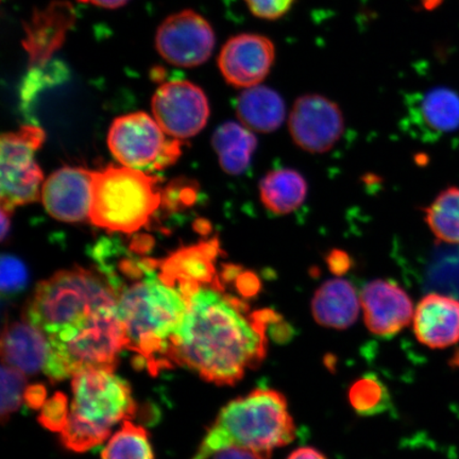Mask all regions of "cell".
I'll return each mask as SVG.
<instances>
[{
    "mask_svg": "<svg viewBox=\"0 0 459 459\" xmlns=\"http://www.w3.org/2000/svg\"><path fill=\"white\" fill-rule=\"evenodd\" d=\"M10 213L11 212L2 208V238L5 239L10 230Z\"/></svg>",
    "mask_w": 459,
    "mask_h": 459,
    "instance_id": "38",
    "label": "cell"
},
{
    "mask_svg": "<svg viewBox=\"0 0 459 459\" xmlns=\"http://www.w3.org/2000/svg\"><path fill=\"white\" fill-rule=\"evenodd\" d=\"M212 143L221 169L227 174L238 176L249 168L257 141L244 125L230 122L215 131Z\"/></svg>",
    "mask_w": 459,
    "mask_h": 459,
    "instance_id": "22",
    "label": "cell"
},
{
    "mask_svg": "<svg viewBox=\"0 0 459 459\" xmlns=\"http://www.w3.org/2000/svg\"><path fill=\"white\" fill-rule=\"evenodd\" d=\"M76 21L70 3L56 0L42 10H36L24 26L22 45L33 66L42 65L65 42L66 34Z\"/></svg>",
    "mask_w": 459,
    "mask_h": 459,
    "instance_id": "15",
    "label": "cell"
},
{
    "mask_svg": "<svg viewBox=\"0 0 459 459\" xmlns=\"http://www.w3.org/2000/svg\"><path fill=\"white\" fill-rule=\"evenodd\" d=\"M67 67L61 62L45 63V65L34 66L27 74L21 90L22 112L27 118L32 120V108L38 97L43 91L59 84L67 79Z\"/></svg>",
    "mask_w": 459,
    "mask_h": 459,
    "instance_id": "26",
    "label": "cell"
},
{
    "mask_svg": "<svg viewBox=\"0 0 459 459\" xmlns=\"http://www.w3.org/2000/svg\"><path fill=\"white\" fill-rule=\"evenodd\" d=\"M26 382L24 372L3 363L2 405H0L3 423H5L9 416L20 409L22 401L24 400Z\"/></svg>",
    "mask_w": 459,
    "mask_h": 459,
    "instance_id": "28",
    "label": "cell"
},
{
    "mask_svg": "<svg viewBox=\"0 0 459 459\" xmlns=\"http://www.w3.org/2000/svg\"><path fill=\"white\" fill-rule=\"evenodd\" d=\"M430 231L440 242L459 245V187L441 192L426 211Z\"/></svg>",
    "mask_w": 459,
    "mask_h": 459,
    "instance_id": "24",
    "label": "cell"
},
{
    "mask_svg": "<svg viewBox=\"0 0 459 459\" xmlns=\"http://www.w3.org/2000/svg\"><path fill=\"white\" fill-rule=\"evenodd\" d=\"M79 2L91 4L100 8L117 9L123 7L129 0H79Z\"/></svg>",
    "mask_w": 459,
    "mask_h": 459,
    "instance_id": "37",
    "label": "cell"
},
{
    "mask_svg": "<svg viewBox=\"0 0 459 459\" xmlns=\"http://www.w3.org/2000/svg\"><path fill=\"white\" fill-rule=\"evenodd\" d=\"M297 429L282 394L255 389L222 407L192 459H209L230 446L271 459L278 447L290 445Z\"/></svg>",
    "mask_w": 459,
    "mask_h": 459,
    "instance_id": "3",
    "label": "cell"
},
{
    "mask_svg": "<svg viewBox=\"0 0 459 459\" xmlns=\"http://www.w3.org/2000/svg\"><path fill=\"white\" fill-rule=\"evenodd\" d=\"M275 59L272 39L260 34L244 33L223 46L218 66L223 78L235 88L260 85L271 73Z\"/></svg>",
    "mask_w": 459,
    "mask_h": 459,
    "instance_id": "12",
    "label": "cell"
},
{
    "mask_svg": "<svg viewBox=\"0 0 459 459\" xmlns=\"http://www.w3.org/2000/svg\"><path fill=\"white\" fill-rule=\"evenodd\" d=\"M156 178L130 168L94 172L90 221L114 232L137 231L160 204Z\"/></svg>",
    "mask_w": 459,
    "mask_h": 459,
    "instance_id": "6",
    "label": "cell"
},
{
    "mask_svg": "<svg viewBox=\"0 0 459 459\" xmlns=\"http://www.w3.org/2000/svg\"><path fill=\"white\" fill-rule=\"evenodd\" d=\"M359 299L366 326L375 335L390 337L398 334L414 319L410 296L388 281H372L361 290Z\"/></svg>",
    "mask_w": 459,
    "mask_h": 459,
    "instance_id": "14",
    "label": "cell"
},
{
    "mask_svg": "<svg viewBox=\"0 0 459 459\" xmlns=\"http://www.w3.org/2000/svg\"><path fill=\"white\" fill-rule=\"evenodd\" d=\"M3 363L33 376L45 370L50 346L44 332L22 317L5 326L2 336Z\"/></svg>",
    "mask_w": 459,
    "mask_h": 459,
    "instance_id": "18",
    "label": "cell"
},
{
    "mask_svg": "<svg viewBox=\"0 0 459 459\" xmlns=\"http://www.w3.org/2000/svg\"><path fill=\"white\" fill-rule=\"evenodd\" d=\"M117 307V292L105 275L74 267L39 283L22 317L50 337Z\"/></svg>",
    "mask_w": 459,
    "mask_h": 459,
    "instance_id": "5",
    "label": "cell"
},
{
    "mask_svg": "<svg viewBox=\"0 0 459 459\" xmlns=\"http://www.w3.org/2000/svg\"><path fill=\"white\" fill-rule=\"evenodd\" d=\"M45 134L37 126H26L2 136V208L13 212L16 206L38 201L43 172L36 162V152L43 145Z\"/></svg>",
    "mask_w": 459,
    "mask_h": 459,
    "instance_id": "8",
    "label": "cell"
},
{
    "mask_svg": "<svg viewBox=\"0 0 459 459\" xmlns=\"http://www.w3.org/2000/svg\"><path fill=\"white\" fill-rule=\"evenodd\" d=\"M156 119L146 113L125 115L114 120L108 145L115 159L126 168L158 170L179 158L180 142L168 140Z\"/></svg>",
    "mask_w": 459,
    "mask_h": 459,
    "instance_id": "7",
    "label": "cell"
},
{
    "mask_svg": "<svg viewBox=\"0 0 459 459\" xmlns=\"http://www.w3.org/2000/svg\"><path fill=\"white\" fill-rule=\"evenodd\" d=\"M159 266V261L137 258L118 248L103 269L117 292L127 349L134 352L136 366H146L152 375L169 368L170 342L188 307L181 290L160 277Z\"/></svg>",
    "mask_w": 459,
    "mask_h": 459,
    "instance_id": "2",
    "label": "cell"
},
{
    "mask_svg": "<svg viewBox=\"0 0 459 459\" xmlns=\"http://www.w3.org/2000/svg\"><path fill=\"white\" fill-rule=\"evenodd\" d=\"M73 402L62 445L67 450L94 449L111 435L119 421L128 420L136 411L129 384L112 370L88 369L73 377Z\"/></svg>",
    "mask_w": 459,
    "mask_h": 459,
    "instance_id": "4",
    "label": "cell"
},
{
    "mask_svg": "<svg viewBox=\"0 0 459 459\" xmlns=\"http://www.w3.org/2000/svg\"><path fill=\"white\" fill-rule=\"evenodd\" d=\"M420 114L427 127L440 134L459 128V95L447 88H435L423 96Z\"/></svg>",
    "mask_w": 459,
    "mask_h": 459,
    "instance_id": "23",
    "label": "cell"
},
{
    "mask_svg": "<svg viewBox=\"0 0 459 459\" xmlns=\"http://www.w3.org/2000/svg\"><path fill=\"white\" fill-rule=\"evenodd\" d=\"M350 404L361 416L380 414L388 407L389 393L376 376H365L349 389Z\"/></svg>",
    "mask_w": 459,
    "mask_h": 459,
    "instance_id": "27",
    "label": "cell"
},
{
    "mask_svg": "<svg viewBox=\"0 0 459 459\" xmlns=\"http://www.w3.org/2000/svg\"><path fill=\"white\" fill-rule=\"evenodd\" d=\"M185 319L170 342L169 366H185L220 386L238 383L267 353L269 309L251 313L240 298L226 294L221 280L187 297Z\"/></svg>",
    "mask_w": 459,
    "mask_h": 459,
    "instance_id": "1",
    "label": "cell"
},
{
    "mask_svg": "<svg viewBox=\"0 0 459 459\" xmlns=\"http://www.w3.org/2000/svg\"><path fill=\"white\" fill-rule=\"evenodd\" d=\"M289 127L298 147L309 153H325L341 140L344 119L340 107L326 97L303 95L291 108Z\"/></svg>",
    "mask_w": 459,
    "mask_h": 459,
    "instance_id": "11",
    "label": "cell"
},
{
    "mask_svg": "<svg viewBox=\"0 0 459 459\" xmlns=\"http://www.w3.org/2000/svg\"><path fill=\"white\" fill-rule=\"evenodd\" d=\"M237 113L245 127L260 134H271L283 124L286 108L277 91L268 86L255 85L238 97Z\"/></svg>",
    "mask_w": 459,
    "mask_h": 459,
    "instance_id": "20",
    "label": "cell"
},
{
    "mask_svg": "<svg viewBox=\"0 0 459 459\" xmlns=\"http://www.w3.org/2000/svg\"><path fill=\"white\" fill-rule=\"evenodd\" d=\"M101 459H153L147 430L125 420L102 450Z\"/></svg>",
    "mask_w": 459,
    "mask_h": 459,
    "instance_id": "25",
    "label": "cell"
},
{
    "mask_svg": "<svg viewBox=\"0 0 459 459\" xmlns=\"http://www.w3.org/2000/svg\"><path fill=\"white\" fill-rule=\"evenodd\" d=\"M326 263H328L330 271L336 275H342L351 268V258L346 252L338 249L330 252L326 257Z\"/></svg>",
    "mask_w": 459,
    "mask_h": 459,
    "instance_id": "32",
    "label": "cell"
},
{
    "mask_svg": "<svg viewBox=\"0 0 459 459\" xmlns=\"http://www.w3.org/2000/svg\"><path fill=\"white\" fill-rule=\"evenodd\" d=\"M251 13L263 20L274 21L284 16L296 0H245Z\"/></svg>",
    "mask_w": 459,
    "mask_h": 459,
    "instance_id": "31",
    "label": "cell"
},
{
    "mask_svg": "<svg viewBox=\"0 0 459 459\" xmlns=\"http://www.w3.org/2000/svg\"><path fill=\"white\" fill-rule=\"evenodd\" d=\"M152 111L160 127L175 139H188L204 128L210 107L204 91L188 82L160 86L152 100Z\"/></svg>",
    "mask_w": 459,
    "mask_h": 459,
    "instance_id": "10",
    "label": "cell"
},
{
    "mask_svg": "<svg viewBox=\"0 0 459 459\" xmlns=\"http://www.w3.org/2000/svg\"><path fill=\"white\" fill-rule=\"evenodd\" d=\"M220 252L217 239L177 251L160 262V277L187 298L201 285L213 284L220 280L214 266Z\"/></svg>",
    "mask_w": 459,
    "mask_h": 459,
    "instance_id": "16",
    "label": "cell"
},
{
    "mask_svg": "<svg viewBox=\"0 0 459 459\" xmlns=\"http://www.w3.org/2000/svg\"><path fill=\"white\" fill-rule=\"evenodd\" d=\"M287 459H326V457L314 447H300L291 453Z\"/></svg>",
    "mask_w": 459,
    "mask_h": 459,
    "instance_id": "36",
    "label": "cell"
},
{
    "mask_svg": "<svg viewBox=\"0 0 459 459\" xmlns=\"http://www.w3.org/2000/svg\"><path fill=\"white\" fill-rule=\"evenodd\" d=\"M213 459H261L255 453L248 450L240 449L238 446H230L215 453Z\"/></svg>",
    "mask_w": 459,
    "mask_h": 459,
    "instance_id": "35",
    "label": "cell"
},
{
    "mask_svg": "<svg viewBox=\"0 0 459 459\" xmlns=\"http://www.w3.org/2000/svg\"><path fill=\"white\" fill-rule=\"evenodd\" d=\"M260 280L252 273H240L238 277V289L244 297L254 296L260 290Z\"/></svg>",
    "mask_w": 459,
    "mask_h": 459,
    "instance_id": "33",
    "label": "cell"
},
{
    "mask_svg": "<svg viewBox=\"0 0 459 459\" xmlns=\"http://www.w3.org/2000/svg\"><path fill=\"white\" fill-rule=\"evenodd\" d=\"M360 307L357 290L343 279L326 281L316 290L312 301L316 323L336 330L351 326L359 317Z\"/></svg>",
    "mask_w": 459,
    "mask_h": 459,
    "instance_id": "19",
    "label": "cell"
},
{
    "mask_svg": "<svg viewBox=\"0 0 459 459\" xmlns=\"http://www.w3.org/2000/svg\"><path fill=\"white\" fill-rule=\"evenodd\" d=\"M414 332L419 342L430 349H446L459 342V301L429 294L418 303Z\"/></svg>",
    "mask_w": 459,
    "mask_h": 459,
    "instance_id": "17",
    "label": "cell"
},
{
    "mask_svg": "<svg viewBox=\"0 0 459 459\" xmlns=\"http://www.w3.org/2000/svg\"><path fill=\"white\" fill-rule=\"evenodd\" d=\"M28 273L24 263L14 256L2 257V290L4 294H14L24 289Z\"/></svg>",
    "mask_w": 459,
    "mask_h": 459,
    "instance_id": "30",
    "label": "cell"
},
{
    "mask_svg": "<svg viewBox=\"0 0 459 459\" xmlns=\"http://www.w3.org/2000/svg\"><path fill=\"white\" fill-rule=\"evenodd\" d=\"M455 364L459 366V352L457 353L456 357L455 358Z\"/></svg>",
    "mask_w": 459,
    "mask_h": 459,
    "instance_id": "39",
    "label": "cell"
},
{
    "mask_svg": "<svg viewBox=\"0 0 459 459\" xmlns=\"http://www.w3.org/2000/svg\"><path fill=\"white\" fill-rule=\"evenodd\" d=\"M68 415V400L66 395L56 393L53 398L45 402L39 416V422L51 432L61 433L65 429Z\"/></svg>",
    "mask_w": 459,
    "mask_h": 459,
    "instance_id": "29",
    "label": "cell"
},
{
    "mask_svg": "<svg viewBox=\"0 0 459 459\" xmlns=\"http://www.w3.org/2000/svg\"><path fill=\"white\" fill-rule=\"evenodd\" d=\"M307 195V181L296 170H273L261 181L262 203L275 215L292 213L304 203Z\"/></svg>",
    "mask_w": 459,
    "mask_h": 459,
    "instance_id": "21",
    "label": "cell"
},
{
    "mask_svg": "<svg viewBox=\"0 0 459 459\" xmlns=\"http://www.w3.org/2000/svg\"><path fill=\"white\" fill-rule=\"evenodd\" d=\"M93 180L94 172L83 169L56 170L42 186L41 196L46 211L60 221L90 220Z\"/></svg>",
    "mask_w": 459,
    "mask_h": 459,
    "instance_id": "13",
    "label": "cell"
},
{
    "mask_svg": "<svg viewBox=\"0 0 459 459\" xmlns=\"http://www.w3.org/2000/svg\"><path fill=\"white\" fill-rule=\"evenodd\" d=\"M46 388L41 384L29 386L25 390L24 400L28 407L33 410L42 409L46 402Z\"/></svg>",
    "mask_w": 459,
    "mask_h": 459,
    "instance_id": "34",
    "label": "cell"
},
{
    "mask_svg": "<svg viewBox=\"0 0 459 459\" xmlns=\"http://www.w3.org/2000/svg\"><path fill=\"white\" fill-rule=\"evenodd\" d=\"M214 46L213 29L208 21L192 10L170 15L157 31L159 54L176 66L204 65L213 53Z\"/></svg>",
    "mask_w": 459,
    "mask_h": 459,
    "instance_id": "9",
    "label": "cell"
}]
</instances>
